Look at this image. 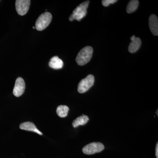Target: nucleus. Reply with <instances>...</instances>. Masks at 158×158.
<instances>
[{"mask_svg": "<svg viewBox=\"0 0 158 158\" xmlns=\"http://www.w3.org/2000/svg\"><path fill=\"white\" fill-rule=\"evenodd\" d=\"M93 52V48L91 47H85L82 49L76 59L78 65L82 66L88 63L92 58Z\"/></svg>", "mask_w": 158, "mask_h": 158, "instance_id": "nucleus-1", "label": "nucleus"}, {"mask_svg": "<svg viewBox=\"0 0 158 158\" xmlns=\"http://www.w3.org/2000/svg\"><path fill=\"white\" fill-rule=\"evenodd\" d=\"M90 1H85L80 4L79 6L73 10L72 14L71 15L69 18V21H73V20H77L80 21L86 16L87 13V9L89 6Z\"/></svg>", "mask_w": 158, "mask_h": 158, "instance_id": "nucleus-2", "label": "nucleus"}, {"mask_svg": "<svg viewBox=\"0 0 158 158\" xmlns=\"http://www.w3.org/2000/svg\"><path fill=\"white\" fill-rule=\"evenodd\" d=\"M52 19L50 12H45L40 15L35 23V28L38 31H42L48 27Z\"/></svg>", "mask_w": 158, "mask_h": 158, "instance_id": "nucleus-3", "label": "nucleus"}, {"mask_svg": "<svg viewBox=\"0 0 158 158\" xmlns=\"http://www.w3.org/2000/svg\"><path fill=\"white\" fill-rule=\"evenodd\" d=\"M94 82V77L92 75H89L85 79H82L78 85V91L80 93H85L88 91Z\"/></svg>", "mask_w": 158, "mask_h": 158, "instance_id": "nucleus-4", "label": "nucleus"}, {"mask_svg": "<svg viewBox=\"0 0 158 158\" xmlns=\"http://www.w3.org/2000/svg\"><path fill=\"white\" fill-rule=\"evenodd\" d=\"M104 148V145L100 142H92L83 148L82 151L85 154L93 155L100 152Z\"/></svg>", "mask_w": 158, "mask_h": 158, "instance_id": "nucleus-5", "label": "nucleus"}, {"mask_svg": "<svg viewBox=\"0 0 158 158\" xmlns=\"http://www.w3.org/2000/svg\"><path fill=\"white\" fill-rule=\"evenodd\" d=\"M31 2L30 0H17L15 1V8L18 14L22 16L27 14L30 8Z\"/></svg>", "mask_w": 158, "mask_h": 158, "instance_id": "nucleus-6", "label": "nucleus"}, {"mask_svg": "<svg viewBox=\"0 0 158 158\" xmlns=\"http://www.w3.org/2000/svg\"><path fill=\"white\" fill-rule=\"evenodd\" d=\"M25 88V83L23 79L21 77L18 78L15 81L13 89V94L16 97H19L24 93Z\"/></svg>", "mask_w": 158, "mask_h": 158, "instance_id": "nucleus-7", "label": "nucleus"}, {"mask_svg": "<svg viewBox=\"0 0 158 158\" xmlns=\"http://www.w3.org/2000/svg\"><path fill=\"white\" fill-rule=\"evenodd\" d=\"M150 29L152 34L155 36L158 35V19L155 15H152L149 18Z\"/></svg>", "mask_w": 158, "mask_h": 158, "instance_id": "nucleus-8", "label": "nucleus"}, {"mask_svg": "<svg viewBox=\"0 0 158 158\" xmlns=\"http://www.w3.org/2000/svg\"><path fill=\"white\" fill-rule=\"evenodd\" d=\"M19 128L21 130L34 132L37 133L40 135H42V133L37 129L35 124L31 122L23 123L20 125Z\"/></svg>", "mask_w": 158, "mask_h": 158, "instance_id": "nucleus-9", "label": "nucleus"}, {"mask_svg": "<svg viewBox=\"0 0 158 158\" xmlns=\"http://www.w3.org/2000/svg\"><path fill=\"white\" fill-rule=\"evenodd\" d=\"M49 65L51 68L55 69H61L63 66V62L62 59L57 56L53 57L49 62Z\"/></svg>", "mask_w": 158, "mask_h": 158, "instance_id": "nucleus-10", "label": "nucleus"}, {"mask_svg": "<svg viewBox=\"0 0 158 158\" xmlns=\"http://www.w3.org/2000/svg\"><path fill=\"white\" fill-rule=\"evenodd\" d=\"M141 44V40L139 37H136L134 40H132L128 47L130 52L133 53L135 52L140 48Z\"/></svg>", "mask_w": 158, "mask_h": 158, "instance_id": "nucleus-11", "label": "nucleus"}, {"mask_svg": "<svg viewBox=\"0 0 158 158\" xmlns=\"http://www.w3.org/2000/svg\"><path fill=\"white\" fill-rule=\"evenodd\" d=\"M89 117L83 114L82 116H79L75 119L73 122L72 125L73 127L76 128L80 125H84L89 121Z\"/></svg>", "mask_w": 158, "mask_h": 158, "instance_id": "nucleus-12", "label": "nucleus"}, {"mask_svg": "<svg viewBox=\"0 0 158 158\" xmlns=\"http://www.w3.org/2000/svg\"><path fill=\"white\" fill-rule=\"evenodd\" d=\"M69 111V108L67 106L60 105L57 108L56 113L59 117L61 118H64L68 115Z\"/></svg>", "mask_w": 158, "mask_h": 158, "instance_id": "nucleus-13", "label": "nucleus"}, {"mask_svg": "<svg viewBox=\"0 0 158 158\" xmlns=\"http://www.w3.org/2000/svg\"><path fill=\"white\" fill-rule=\"evenodd\" d=\"M139 2L138 0H132L130 1L127 7V12L128 13H131L138 9Z\"/></svg>", "mask_w": 158, "mask_h": 158, "instance_id": "nucleus-14", "label": "nucleus"}, {"mask_svg": "<svg viewBox=\"0 0 158 158\" xmlns=\"http://www.w3.org/2000/svg\"><path fill=\"white\" fill-rule=\"evenodd\" d=\"M117 2V0H103L102 4L104 7H107L110 4H114Z\"/></svg>", "mask_w": 158, "mask_h": 158, "instance_id": "nucleus-15", "label": "nucleus"}, {"mask_svg": "<svg viewBox=\"0 0 158 158\" xmlns=\"http://www.w3.org/2000/svg\"><path fill=\"white\" fill-rule=\"evenodd\" d=\"M156 156L157 158H158V143H157L156 148Z\"/></svg>", "mask_w": 158, "mask_h": 158, "instance_id": "nucleus-16", "label": "nucleus"}, {"mask_svg": "<svg viewBox=\"0 0 158 158\" xmlns=\"http://www.w3.org/2000/svg\"><path fill=\"white\" fill-rule=\"evenodd\" d=\"M136 37H135V36H134H134H132V37H131V41H132V40H134L135 39V38H136Z\"/></svg>", "mask_w": 158, "mask_h": 158, "instance_id": "nucleus-17", "label": "nucleus"}, {"mask_svg": "<svg viewBox=\"0 0 158 158\" xmlns=\"http://www.w3.org/2000/svg\"><path fill=\"white\" fill-rule=\"evenodd\" d=\"M33 29H35V27H33Z\"/></svg>", "mask_w": 158, "mask_h": 158, "instance_id": "nucleus-18", "label": "nucleus"}]
</instances>
